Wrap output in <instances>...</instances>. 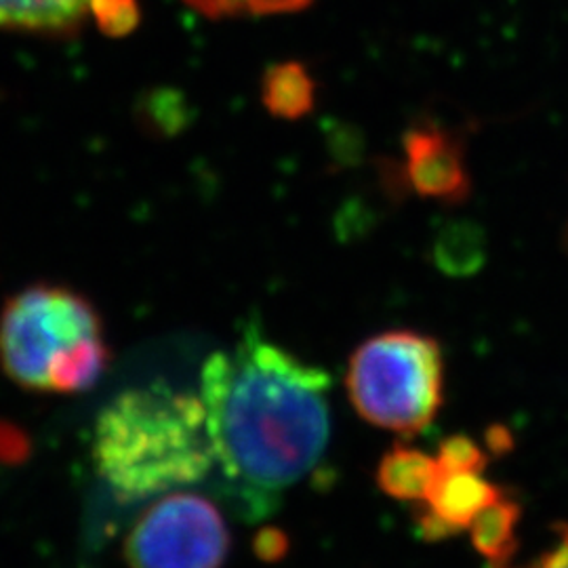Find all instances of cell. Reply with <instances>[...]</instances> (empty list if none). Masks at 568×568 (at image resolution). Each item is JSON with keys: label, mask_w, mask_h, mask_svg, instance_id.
I'll use <instances>...</instances> for the list:
<instances>
[{"label": "cell", "mask_w": 568, "mask_h": 568, "mask_svg": "<svg viewBox=\"0 0 568 568\" xmlns=\"http://www.w3.org/2000/svg\"><path fill=\"white\" fill-rule=\"evenodd\" d=\"M331 375L248 326L203 366L201 400L215 464L253 493L297 485L331 438Z\"/></svg>", "instance_id": "obj_1"}, {"label": "cell", "mask_w": 568, "mask_h": 568, "mask_svg": "<svg viewBox=\"0 0 568 568\" xmlns=\"http://www.w3.org/2000/svg\"><path fill=\"white\" fill-rule=\"evenodd\" d=\"M93 462L103 483L126 501L203 480L215 455L201 396L166 384L122 392L95 422Z\"/></svg>", "instance_id": "obj_2"}, {"label": "cell", "mask_w": 568, "mask_h": 568, "mask_svg": "<svg viewBox=\"0 0 568 568\" xmlns=\"http://www.w3.org/2000/svg\"><path fill=\"white\" fill-rule=\"evenodd\" d=\"M110 365L100 312L61 284H32L0 310V371L37 394L74 396Z\"/></svg>", "instance_id": "obj_3"}, {"label": "cell", "mask_w": 568, "mask_h": 568, "mask_svg": "<svg viewBox=\"0 0 568 568\" xmlns=\"http://www.w3.org/2000/svg\"><path fill=\"white\" fill-rule=\"evenodd\" d=\"M345 387L371 426L417 436L434 424L445 396L440 344L417 331L379 333L352 354Z\"/></svg>", "instance_id": "obj_4"}, {"label": "cell", "mask_w": 568, "mask_h": 568, "mask_svg": "<svg viewBox=\"0 0 568 568\" xmlns=\"http://www.w3.org/2000/svg\"><path fill=\"white\" fill-rule=\"evenodd\" d=\"M230 530L217 506L194 493H169L135 520L124 539L131 568H222Z\"/></svg>", "instance_id": "obj_5"}, {"label": "cell", "mask_w": 568, "mask_h": 568, "mask_svg": "<svg viewBox=\"0 0 568 568\" xmlns=\"http://www.w3.org/2000/svg\"><path fill=\"white\" fill-rule=\"evenodd\" d=\"M403 178L415 194L440 203H464L471 190L462 140L434 121L415 122L403 135Z\"/></svg>", "instance_id": "obj_6"}, {"label": "cell", "mask_w": 568, "mask_h": 568, "mask_svg": "<svg viewBox=\"0 0 568 568\" xmlns=\"http://www.w3.org/2000/svg\"><path fill=\"white\" fill-rule=\"evenodd\" d=\"M438 462V459H436ZM485 469H447L438 466L436 480L422 504L417 523L429 541H440L469 528L474 518L501 493L490 485Z\"/></svg>", "instance_id": "obj_7"}, {"label": "cell", "mask_w": 568, "mask_h": 568, "mask_svg": "<svg viewBox=\"0 0 568 568\" xmlns=\"http://www.w3.org/2000/svg\"><path fill=\"white\" fill-rule=\"evenodd\" d=\"M91 0H0V28L68 34L81 26Z\"/></svg>", "instance_id": "obj_8"}, {"label": "cell", "mask_w": 568, "mask_h": 568, "mask_svg": "<svg viewBox=\"0 0 568 568\" xmlns=\"http://www.w3.org/2000/svg\"><path fill=\"white\" fill-rule=\"evenodd\" d=\"M438 474L436 457L413 447L392 448L377 467V485L387 497L424 504Z\"/></svg>", "instance_id": "obj_9"}, {"label": "cell", "mask_w": 568, "mask_h": 568, "mask_svg": "<svg viewBox=\"0 0 568 568\" xmlns=\"http://www.w3.org/2000/svg\"><path fill=\"white\" fill-rule=\"evenodd\" d=\"M314 79L302 63L283 61L265 70L262 102L274 116L297 121L314 108Z\"/></svg>", "instance_id": "obj_10"}, {"label": "cell", "mask_w": 568, "mask_h": 568, "mask_svg": "<svg viewBox=\"0 0 568 568\" xmlns=\"http://www.w3.org/2000/svg\"><path fill=\"white\" fill-rule=\"evenodd\" d=\"M432 260L448 276H469L485 262L483 230L467 220H453L436 232Z\"/></svg>", "instance_id": "obj_11"}, {"label": "cell", "mask_w": 568, "mask_h": 568, "mask_svg": "<svg viewBox=\"0 0 568 568\" xmlns=\"http://www.w3.org/2000/svg\"><path fill=\"white\" fill-rule=\"evenodd\" d=\"M518 506L499 495L493 504L483 509L469 525L471 544L490 565H506L514 551V530L518 523Z\"/></svg>", "instance_id": "obj_12"}, {"label": "cell", "mask_w": 568, "mask_h": 568, "mask_svg": "<svg viewBox=\"0 0 568 568\" xmlns=\"http://www.w3.org/2000/svg\"><path fill=\"white\" fill-rule=\"evenodd\" d=\"M209 18L224 16H272L305 9L312 0H187Z\"/></svg>", "instance_id": "obj_13"}, {"label": "cell", "mask_w": 568, "mask_h": 568, "mask_svg": "<svg viewBox=\"0 0 568 568\" xmlns=\"http://www.w3.org/2000/svg\"><path fill=\"white\" fill-rule=\"evenodd\" d=\"M89 11L103 34L114 39L131 34L142 20L138 0H91Z\"/></svg>", "instance_id": "obj_14"}, {"label": "cell", "mask_w": 568, "mask_h": 568, "mask_svg": "<svg viewBox=\"0 0 568 568\" xmlns=\"http://www.w3.org/2000/svg\"><path fill=\"white\" fill-rule=\"evenodd\" d=\"M436 459H438V466L447 469H485L487 467V455L483 453V448L464 434L447 438L440 445Z\"/></svg>", "instance_id": "obj_15"}, {"label": "cell", "mask_w": 568, "mask_h": 568, "mask_svg": "<svg viewBox=\"0 0 568 568\" xmlns=\"http://www.w3.org/2000/svg\"><path fill=\"white\" fill-rule=\"evenodd\" d=\"M148 110L154 116V124L161 126V131H166V133H178L190 119L187 105L183 103L182 95L175 91L159 93Z\"/></svg>", "instance_id": "obj_16"}, {"label": "cell", "mask_w": 568, "mask_h": 568, "mask_svg": "<svg viewBox=\"0 0 568 568\" xmlns=\"http://www.w3.org/2000/svg\"><path fill=\"white\" fill-rule=\"evenodd\" d=\"M493 568H509L506 565H493ZM520 568H568V528L560 530V539L554 549L539 556L535 562Z\"/></svg>", "instance_id": "obj_17"}, {"label": "cell", "mask_w": 568, "mask_h": 568, "mask_svg": "<svg viewBox=\"0 0 568 568\" xmlns=\"http://www.w3.org/2000/svg\"><path fill=\"white\" fill-rule=\"evenodd\" d=\"M255 548L257 554L265 558V560H276L283 556L284 549H286V541H284L283 535L276 532V530H264L257 541H255Z\"/></svg>", "instance_id": "obj_18"}]
</instances>
